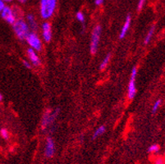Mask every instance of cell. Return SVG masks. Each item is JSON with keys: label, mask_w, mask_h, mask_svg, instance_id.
Listing matches in <instances>:
<instances>
[{"label": "cell", "mask_w": 165, "mask_h": 164, "mask_svg": "<svg viewBox=\"0 0 165 164\" xmlns=\"http://www.w3.org/2000/svg\"><path fill=\"white\" fill-rule=\"evenodd\" d=\"M58 0H40V15L43 19H49L53 15Z\"/></svg>", "instance_id": "cell-1"}, {"label": "cell", "mask_w": 165, "mask_h": 164, "mask_svg": "<svg viewBox=\"0 0 165 164\" xmlns=\"http://www.w3.org/2000/svg\"><path fill=\"white\" fill-rule=\"evenodd\" d=\"M13 30L18 38L21 40L26 39V36L30 33L29 26L24 20L18 19L13 24Z\"/></svg>", "instance_id": "cell-2"}, {"label": "cell", "mask_w": 165, "mask_h": 164, "mask_svg": "<svg viewBox=\"0 0 165 164\" xmlns=\"http://www.w3.org/2000/svg\"><path fill=\"white\" fill-rule=\"evenodd\" d=\"M26 42L28 43V44L31 46V48H33L34 50L39 51L42 48L41 40H40V39L38 37V35H36L35 32L29 33L28 35L26 36Z\"/></svg>", "instance_id": "cell-6"}, {"label": "cell", "mask_w": 165, "mask_h": 164, "mask_svg": "<svg viewBox=\"0 0 165 164\" xmlns=\"http://www.w3.org/2000/svg\"><path fill=\"white\" fill-rule=\"evenodd\" d=\"M42 35L45 42H49L52 39V30L48 22H44L42 25Z\"/></svg>", "instance_id": "cell-8"}, {"label": "cell", "mask_w": 165, "mask_h": 164, "mask_svg": "<svg viewBox=\"0 0 165 164\" xmlns=\"http://www.w3.org/2000/svg\"><path fill=\"white\" fill-rule=\"evenodd\" d=\"M161 100H158L156 102H154V104L153 105V108H152V112L153 113H154V112H156L158 111V109L159 108L161 105Z\"/></svg>", "instance_id": "cell-17"}, {"label": "cell", "mask_w": 165, "mask_h": 164, "mask_svg": "<svg viewBox=\"0 0 165 164\" xmlns=\"http://www.w3.org/2000/svg\"><path fill=\"white\" fill-rule=\"evenodd\" d=\"M1 135L2 137L5 139H8L9 138V133L8 131V130L6 129H2L1 130Z\"/></svg>", "instance_id": "cell-19"}, {"label": "cell", "mask_w": 165, "mask_h": 164, "mask_svg": "<svg viewBox=\"0 0 165 164\" xmlns=\"http://www.w3.org/2000/svg\"><path fill=\"white\" fill-rule=\"evenodd\" d=\"M137 75V70L136 67H133L131 74L130 81L128 84V89H127V96L129 100H132L136 94V79Z\"/></svg>", "instance_id": "cell-5"}, {"label": "cell", "mask_w": 165, "mask_h": 164, "mask_svg": "<svg viewBox=\"0 0 165 164\" xmlns=\"http://www.w3.org/2000/svg\"><path fill=\"white\" fill-rule=\"evenodd\" d=\"M18 2H20L21 4H26L27 2V0H18Z\"/></svg>", "instance_id": "cell-25"}, {"label": "cell", "mask_w": 165, "mask_h": 164, "mask_svg": "<svg viewBox=\"0 0 165 164\" xmlns=\"http://www.w3.org/2000/svg\"><path fill=\"white\" fill-rule=\"evenodd\" d=\"M23 65L26 67V68H28V69H31V63L29 62H27V61H24L23 62Z\"/></svg>", "instance_id": "cell-22"}, {"label": "cell", "mask_w": 165, "mask_h": 164, "mask_svg": "<svg viewBox=\"0 0 165 164\" xmlns=\"http://www.w3.org/2000/svg\"><path fill=\"white\" fill-rule=\"evenodd\" d=\"M5 5H4V2L3 1V0H0V12L3 10V8H4Z\"/></svg>", "instance_id": "cell-24"}, {"label": "cell", "mask_w": 165, "mask_h": 164, "mask_svg": "<svg viewBox=\"0 0 165 164\" xmlns=\"http://www.w3.org/2000/svg\"><path fill=\"white\" fill-rule=\"evenodd\" d=\"M145 0H139V2H138V7H137L138 11H140V10L142 9L144 4H145Z\"/></svg>", "instance_id": "cell-21"}, {"label": "cell", "mask_w": 165, "mask_h": 164, "mask_svg": "<svg viewBox=\"0 0 165 164\" xmlns=\"http://www.w3.org/2000/svg\"><path fill=\"white\" fill-rule=\"evenodd\" d=\"M3 100H4V97H3V95L0 94V102H2Z\"/></svg>", "instance_id": "cell-26"}, {"label": "cell", "mask_w": 165, "mask_h": 164, "mask_svg": "<svg viewBox=\"0 0 165 164\" xmlns=\"http://www.w3.org/2000/svg\"><path fill=\"white\" fill-rule=\"evenodd\" d=\"M109 61H110V54L109 53L107 56L104 57V59L102 61V62H101V64H100V68L101 71H103V70H104L106 67H107V66L109 64Z\"/></svg>", "instance_id": "cell-15"}, {"label": "cell", "mask_w": 165, "mask_h": 164, "mask_svg": "<svg viewBox=\"0 0 165 164\" xmlns=\"http://www.w3.org/2000/svg\"><path fill=\"white\" fill-rule=\"evenodd\" d=\"M55 152V144L54 142L51 138H48L46 140V144H45V149H44V153L47 158H51L54 154Z\"/></svg>", "instance_id": "cell-9"}, {"label": "cell", "mask_w": 165, "mask_h": 164, "mask_svg": "<svg viewBox=\"0 0 165 164\" xmlns=\"http://www.w3.org/2000/svg\"><path fill=\"white\" fill-rule=\"evenodd\" d=\"M131 15H127L126 18V21L123 24V26H122V30H121V32H120V39H123L125 36H126L127 31L129 30L131 26Z\"/></svg>", "instance_id": "cell-11"}, {"label": "cell", "mask_w": 165, "mask_h": 164, "mask_svg": "<svg viewBox=\"0 0 165 164\" xmlns=\"http://www.w3.org/2000/svg\"><path fill=\"white\" fill-rule=\"evenodd\" d=\"M76 18L77 19V21H79L80 22H82V23L85 22V15L81 12H78V13H77Z\"/></svg>", "instance_id": "cell-18"}, {"label": "cell", "mask_w": 165, "mask_h": 164, "mask_svg": "<svg viewBox=\"0 0 165 164\" xmlns=\"http://www.w3.org/2000/svg\"><path fill=\"white\" fill-rule=\"evenodd\" d=\"M26 19H27V23H28V25L30 26L31 29L33 30H37V23H36L34 15L33 14H28Z\"/></svg>", "instance_id": "cell-12"}, {"label": "cell", "mask_w": 165, "mask_h": 164, "mask_svg": "<svg viewBox=\"0 0 165 164\" xmlns=\"http://www.w3.org/2000/svg\"><path fill=\"white\" fill-rule=\"evenodd\" d=\"M159 149H160V148L158 144H152V145L150 146L148 152L150 153H158L159 151Z\"/></svg>", "instance_id": "cell-16"}, {"label": "cell", "mask_w": 165, "mask_h": 164, "mask_svg": "<svg viewBox=\"0 0 165 164\" xmlns=\"http://www.w3.org/2000/svg\"><path fill=\"white\" fill-rule=\"evenodd\" d=\"M27 55L29 59L31 62V63L34 65V66H39L40 65V59L37 55V53H35V50H34L33 48H28L27 50Z\"/></svg>", "instance_id": "cell-10"}, {"label": "cell", "mask_w": 165, "mask_h": 164, "mask_svg": "<svg viewBox=\"0 0 165 164\" xmlns=\"http://www.w3.org/2000/svg\"><path fill=\"white\" fill-rule=\"evenodd\" d=\"M4 2H11V1H13V0H3Z\"/></svg>", "instance_id": "cell-27"}, {"label": "cell", "mask_w": 165, "mask_h": 164, "mask_svg": "<svg viewBox=\"0 0 165 164\" xmlns=\"http://www.w3.org/2000/svg\"><path fill=\"white\" fill-rule=\"evenodd\" d=\"M101 30L102 28L100 25L96 26L91 35V53L92 54H95L97 52V49L99 47V43H100V35H101Z\"/></svg>", "instance_id": "cell-4"}, {"label": "cell", "mask_w": 165, "mask_h": 164, "mask_svg": "<svg viewBox=\"0 0 165 164\" xmlns=\"http://www.w3.org/2000/svg\"><path fill=\"white\" fill-rule=\"evenodd\" d=\"M58 113H59V109H55V110L48 109L44 112L43 118H42V122H41V128L43 130L47 129L49 125H52L55 121Z\"/></svg>", "instance_id": "cell-3"}, {"label": "cell", "mask_w": 165, "mask_h": 164, "mask_svg": "<svg viewBox=\"0 0 165 164\" xmlns=\"http://www.w3.org/2000/svg\"><path fill=\"white\" fill-rule=\"evenodd\" d=\"M154 164H164V158L163 157H157L154 160Z\"/></svg>", "instance_id": "cell-20"}, {"label": "cell", "mask_w": 165, "mask_h": 164, "mask_svg": "<svg viewBox=\"0 0 165 164\" xmlns=\"http://www.w3.org/2000/svg\"><path fill=\"white\" fill-rule=\"evenodd\" d=\"M1 13V17L3 19H4L6 22L12 24L13 25L14 22H16V16L13 13V10L12 8H10L9 7H4L3 10L0 12Z\"/></svg>", "instance_id": "cell-7"}, {"label": "cell", "mask_w": 165, "mask_h": 164, "mask_svg": "<svg viewBox=\"0 0 165 164\" xmlns=\"http://www.w3.org/2000/svg\"><path fill=\"white\" fill-rule=\"evenodd\" d=\"M154 30H155V26H153L150 29V30L148 31L147 35L145 36V41H144V43H145V44H147V43H149L150 42V40L152 39L153 35H154Z\"/></svg>", "instance_id": "cell-13"}, {"label": "cell", "mask_w": 165, "mask_h": 164, "mask_svg": "<svg viewBox=\"0 0 165 164\" xmlns=\"http://www.w3.org/2000/svg\"><path fill=\"white\" fill-rule=\"evenodd\" d=\"M104 3V0H95V4L96 6H100L102 5Z\"/></svg>", "instance_id": "cell-23"}, {"label": "cell", "mask_w": 165, "mask_h": 164, "mask_svg": "<svg viewBox=\"0 0 165 164\" xmlns=\"http://www.w3.org/2000/svg\"><path fill=\"white\" fill-rule=\"evenodd\" d=\"M104 132H105V126H104V125H101L99 128H97V130L95 131L92 139H95L98 138L99 136H100V135H102L104 134Z\"/></svg>", "instance_id": "cell-14"}]
</instances>
